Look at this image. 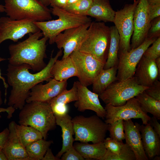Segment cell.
Returning <instances> with one entry per match:
<instances>
[{
  "label": "cell",
  "instance_id": "50",
  "mask_svg": "<svg viewBox=\"0 0 160 160\" xmlns=\"http://www.w3.org/2000/svg\"><path fill=\"white\" fill-rule=\"evenodd\" d=\"M41 3L44 6L47 7L50 5L49 0H39Z\"/></svg>",
  "mask_w": 160,
  "mask_h": 160
},
{
  "label": "cell",
  "instance_id": "7",
  "mask_svg": "<svg viewBox=\"0 0 160 160\" xmlns=\"http://www.w3.org/2000/svg\"><path fill=\"white\" fill-rule=\"evenodd\" d=\"M72 120L74 141L95 143L103 141L105 139L108 124L97 115L88 117L78 116Z\"/></svg>",
  "mask_w": 160,
  "mask_h": 160
},
{
  "label": "cell",
  "instance_id": "34",
  "mask_svg": "<svg viewBox=\"0 0 160 160\" xmlns=\"http://www.w3.org/2000/svg\"><path fill=\"white\" fill-rule=\"evenodd\" d=\"M108 131L111 138L120 142L125 139L124 120H119L108 124Z\"/></svg>",
  "mask_w": 160,
  "mask_h": 160
},
{
  "label": "cell",
  "instance_id": "38",
  "mask_svg": "<svg viewBox=\"0 0 160 160\" xmlns=\"http://www.w3.org/2000/svg\"><path fill=\"white\" fill-rule=\"evenodd\" d=\"M61 160H84V158L75 149L73 145L68 149L62 155Z\"/></svg>",
  "mask_w": 160,
  "mask_h": 160
},
{
  "label": "cell",
  "instance_id": "31",
  "mask_svg": "<svg viewBox=\"0 0 160 160\" xmlns=\"http://www.w3.org/2000/svg\"><path fill=\"white\" fill-rule=\"evenodd\" d=\"M78 100L77 86L75 81L72 88L66 89L55 97L49 102L51 108L57 105H63Z\"/></svg>",
  "mask_w": 160,
  "mask_h": 160
},
{
  "label": "cell",
  "instance_id": "42",
  "mask_svg": "<svg viewBox=\"0 0 160 160\" xmlns=\"http://www.w3.org/2000/svg\"><path fill=\"white\" fill-rule=\"evenodd\" d=\"M158 120L156 118L153 116L151 117L148 123L153 127L155 132L160 136V124Z\"/></svg>",
  "mask_w": 160,
  "mask_h": 160
},
{
  "label": "cell",
  "instance_id": "12",
  "mask_svg": "<svg viewBox=\"0 0 160 160\" xmlns=\"http://www.w3.org/2000/svg\"><path fill=\"white\" fill-rule=\"evenodd\" d=\"M105 122L110 124L120 119L124 121L134 119H141L143 124L148 123L151 117L142 109L135 97L128 100L123 105L114 106L106 105Z\"/></svg>",
  "mask_w": 160,
  "mask_h": 160
},
{
  "label": "cell",
  "instance_id": "28",
  "mask_svg": "<svg viewBox=\"0 0 160 160\" xmlns=\"http://www.w3.org/2000/svg\"><path fill=\"white\" fill-rule=\"evenodd\" d=\"M52 140L44 139L33 142L25 147L26 153L30 160H42L50 146Z\"/></svg>",
  "mask_w": 160,
  "mask_h": 160
},
{
  "label": "cell",
  "instance_id": "18",
  "mask_svg": "<svg viewBox=\"0 0 160 160\" xmlns=\"http://www.w3.org/2000/svg\"><path fill=\"white\" fill-rule=\"evenodd\" d=\"M126 143L135 156L136 160H148L143 148L140 131V125L131 119L124 121Z\"/></svg>",
  "mask_w": 160,
  "mask_h": 160
},
{
  "label": "cell",
  "instance_id": "5",
  "mask_svg": "<svg viewBox=\"0 0 160 160\" xmlns=\"http://www.w3.org/2000/svg\"><path fill=\"white\" fill-rule=\"evenodd\" d=\"M51 10L52 14L58 17L57 19L34 22L43 36L48 38L50 44L54 43L56 37L65 30L92 22L87 16L73 14L63 9L53 7Z\"/></svg>",
  "mask_w": 160,
  "mask_h": 160
},
{
  "label": "cell",
  "instance_id": "1",
  "mask_svg": "<svg viewBox=\"0 0 160 160\" xmlns=\"http://www.w3.org/2000/svg\"><path fill=\"white\" fill-rule=\"evenodd\" d=\"M52 52L50 59L45 67L34 73L29 72L31 67L27 64L14 65L9 64L7 70V82L12 87L8 105L21 110L25 104L31 89L44 81H48L52 76V68L56 61L61 56L63 49H60L54 57Z\"/></svg>",
  "mask_w": 160,
  "mask_h": 160
},
{
  "label": "cell",
  "instance_id": "30",
  "mask_svg": "<svg viewBox=\"0 0 160 160\" xmlns=\"http://www.w3.org/2000/svg\"><path fill=\"white\" fill-rule=\"evenodd\" d=\"M16 128L21 142L25 147L34 141L43 138L41 132L33 127L17 124Z\"/></svg>",
  "mask_w": 160,
  "mask_h": 160
},
{
  "label": "cell",
  "instance_id": "54",
  "mask_svg": "<svg viewBox=\"0 0 160 160\" xmlns=\"http://www.w3.org/2000/svg\"><path fill=\"white\" fill-rule=\"evenodd\" d=\"M159 156H155L153 159L156 160H159L160 159Z\"/></svg>",
  "mask_w": 160,
  "mask_h": 160
},
{
  "label": "cell",
  "instance_id": "32",
  "mask_svg": "<svg viewBox=\"0 0 160 160\" xmlns=\"http://www.w3.org/2000/svg\"><path fill=\"white\" fill-rule=\"evenodd\" d=\"M101 160H136V158L131 148L125 143L122 149L118 154L113 153L107 150Z\"/></svg>",
  "mask_w": 160,
  "mask_h": 160
},
{
  "label": "cell",
  "instance_id": "16",
  "mask_svg": "<svg viewBox=\"0 0 160 160\" xmlns=\"http://www.w3.org/2000/svg\"><path fill=\"white\" fill-rule=\"evenodd\" d=\"M67 80L58 81L53 78L45 84L39 83L31 89L26 102L48 103L67 89Z\"/></svg>",
  "mask_w": 160,
  "mask_h": 160
},
{
  "label": "cell",
  "instance_id": "27",
  "mask_svg": "<svg viewBox=\"0 0 160 160\" xmlns=\"http://www.w3.org/2000/svg\"><path fill=\"white\" fill-rule=\"evenodd\" d=\"M110 41L107 58L103 67L106 69L114 66H118V54L119 49L120 37L115 26L110 27Z\"/></svg>",
  "mask_w": 160,
  "mask_h": 160
},
{
  "label": "cell",
  "instance_id": "10",
  "mask_svg": "<svg viewBox=\"0 0 160 160\" xmlns=\"http://www.w3.org/2000/svg\"><path fill=\"white\" fill-rule=\"evenodd\" d=\"M147 37L138 47L129 51L119 52L116 77L118 80H124L134 76L137 65L146 49L156 39Z\"/></svg>",
  "mask_w": 160,
  "mask_h": 160
},
{
  "label": "cell",
  "instance_id": "23",
  "mask_svg": "<svg viewBox=\"0 0 160 160\" xmlns=\"http://www.w3.org/2000/svg\"><path fill=\"white\" fill-rule=\"evenodd\" d=\"M116 12L112 9L109 0H93L86 15L103 22H113Z\"/></svg>",
  "mask_w": 160,
  "mask_h": 160
},
{
  "label": "cell",
  "instance_id": "20",
  "mask_svg": "<svg viewBox=\"0 0 160 160\" xmlns=\"http://www.w3.org/2000/svg\"><path fill=\"white\" fill-rule=\"evenodd\" d=\"M155 60L143 56L138 63L134 75L138 83L147 87L151 86L160 78Z\"/></svg>",
  "mask_w": 160,
  "mask_h": 160
},
{
  "label": "cell",
  "instance_id": "45",
  "mask_svg": "<svg viewBox=\"0 0 160 160\" xmlns=\"http://www.w3.org/2000/svg\"><path fill=\"white\" fill-rule=\"evenodd\" d=\"M60 160L53 155L52 150L49 148L46 151L42 160Z\"/></svg>",
  "mask_w": 160,
  "mask_h": 160
},
{
  "label": "cell",
  "instance_id": "53",
  "mask_svg": "<svg viewBox=\"0 0 160 160\" xmlns=\"http://www.w3.org/2000/svg\"><path fill=\"white\" fill-rule=\"evenodd\" d=\"M3 103V100L2 98L0 86V107L2 105Z\"/></svg>",
  "mask_w": 160,
  "mask_h": 160
},
{
  "label": "cell",
  "instance_id": "51",
  "mask_svg": "<svg viewBox=\"0 0 160 160\" xmlns=\"http://www.w3.org/2000/svg\"><path fill=\"white\" fill-rule=\"evenodd\" d=\"M78 0H68V5L74 3L78 1Z\"/></svg>",
  "mask_w": 160,
  "mask_h": 160
},
{
  "label": "cell",
  "instance_id": "35",
  "mask_svg": "<svg viewBox=\"0 0 160 160\" xmlns=\"http://www.w3.org/2000/svg\"><path fill=\"white\" fill-rule=\"evenodd\" d=\"M145 52L143 56L146 58L155 60L160 57V37L158 38Z\"/></svg>",
  "mask_w": 160,
  "mask_h": 160
},
{
  "label": "cell",
  "instance_id": "41",
  "mask_svg": "<svg viewBox=\"0 0 160 160\" xmlns=\"http://www.w3.org/2000/svg\"><path fill=\"white\" fill-rule=\"evenodd\" d=\"M9 131L8 128H6L0 132V149H3L7 141Z\"/></svg>",
  "mask_w": 160,
  "mask_h": 160
},
{
  "label": "cell",
  "instance_id": "14",
  "mask_svg": "<svg viewBox=\"0 0 160 160\" xmlns=\"http://www.w3.org/2000/svg\"><path fill=\"white\" fill-rule=\"evenodd\" d=\"M151 22L148 0H139L134 15V29L131 49L138 47L147 38Z\"/></svg>",
  "mask_w": 160,
  "mask_h": 160
},
{
  "label": "cell",
  "instance_id": "37",
  "mask_svg": "<svg viewBox=\"0 0 160 160\" xmlns=\"http://www.w3.org/2000/svg\"><path fill=\"white\" fill-rule=\"evenodd\" d=\"M160 37V16L151 22V25L147 37L157 39Z\"/></svg>",
  "mask_w": 160,
  "mask_h": 160
},
{
  "label": "cell",
  "instance_id": "43",
  "mask_svg": "<svg viewBox=\"0 0 160 160\" xmlns=\"http://www.w3.org/2000/svg\"><path fill=\"white\" fill-rule=\"evenodd\" d=\"M49 5L52 7L64 9L68 5V0H49Z\"/></svg>",
  "mask_w": 160,
  "mask_h": 160
},
{
  "label": "cell",
  "instance_id": "15",
  "mask_svg": "<svg viewBox=\"0 0 160 160\" xmlns=\"http://www.w3.org/2000/svg\"><path fill=\"white\" fill-rule=\"evenodd\" d=\"M91 23L67 29L56 37L54 43L59 49H63L62 59L68 57L77 49L84 38Z\"/></svg>",
  "mask_w": 160,
  "mask_h": 160
},
{
  "label": "cell",
  "instance_id": "19",
  "mask_svg": "<svg viewBox=\"0 0 160 160\" xmlns=\"http://www.w3.org/2000/svg\"><path fill=\"white\" fill-rule=\"evenodd\" d=\"M14 121L9 124L8 137L2 149L7 160H30L18 136Z\"/></svg>",
  "mask_w": 160,
  "mask_h": 160
},
{
  "label": "cell",
  "instance_id": "21",
  "mask_svg": "<svg viewBox=\"0 0 160 160\" xmlns=\"http://www.w3.org/2000/svg\"><path fill=\"white\" fill-rule=\"evenodd\" d=\"M140 131L143 145L148 159H153L160 154V136L149 124L140 125Z\"/></svg>",
  "mask_w": 160,
  "mask_h": 160
},
{
  "label": "cell",
  "instance_id": "17",
  "mask_svg": "<svg viewBox=\"0 0 160 160\" xmlns=\"http://www.w3.org/2000/svg\"><path fill=\"white\" fill-rule=\"evenodd\" d=\"M76 82L78 100L74 104L75 107L80 112L91 110L95 112L100 118H105L106 111L100 103L99 95L91 91L78 81Z\"/></svg>",
  "mask_w": 160,
  "mask_h": 160
},
{
  "label": "cell",
  "instance_id": "33",
  "mask_svg": "<svg viewBox=\"0 0 160 160\" xmlns=\"http://www.w3.org/2000/svg\"><path fill=\"white\" fill-rule=\"evenodd\" d=\"M93 0H79L76 2L68 4L63 9L75 15H86Z\"/></svg>",
  "mask_w": 160,
  "mask_h": 160
},
{
  "label": "cell",
  "instance_id": "52",
  "mask_svg": "<svg viewBox=\"0 0 160 160\" xmlns=\"http://www.w3.org/2000/svg\"><path fill=\"white\" fill-rule=\"evenodd\" d=\"M5 9L4 6L0 4V12H5Z\"/></svg>",
  "mask_w": 160,
  "mask_h": 160
},
{
  "label": "cell",
  "instance_id": "49",
  "mask_svg": "<svg viewBox=\"0 0 160 160\" xmlns=\"http://www.w3.org/2000/svg\"><path fill=\"white\" fill-rule=\"evenodd\" d=\"M149 4L160 3V0H147Z\"/></svg>",
  "mask_w": 160,
  "mask_h": 160
},
{
  "label": "cell",
  "instance_id": "13",
  "mask_svg": "<svg viewBox=\"0 0 160 160\" xmlns=\"http://www.w3.org/2000/svg\"><path fill=\"white\" fill-rule=\"evenodd\" d=\"M34 22L29 19L15 20L8 17H0V45L7 40L17 42L27 34L41 31Z\"/></svg>",
  "mask_w": 160,
  "mask_h": 160
},
{
  "label": "cell",
  "instance_id": "9",
  "mask_svg": "<svg viewBox=\"0 0 160 160\" xmlns=\"http://www.w3.org/2000/svg\"><path fill=\"white\" fill-rule=\"evenodd\" d=\"M70 56L76 67L79 81L87 87L92 85L105 64L92 55L76 49Z\"/></svg>",
  "mask_w": 160,
  "mask_h": 160
},
{
  "label": "cell",
  "instance_id": "3",
  "mask_svg": "<svg viewBox=\"0 0 160 160\" xmlns=\"http://www.w3.org/2000/svg\"><path fill=\"white\" fill-rule=\"evenodd\" d=\"M18 122L20 125L33 127L38 130L46 139L48 132L57 125L52 108L47 102L33 101L25 104L20 110Z\"/></svg>",
  "mask_w": 160,
  "mask_h": 160
},
{
  "label": "cell",
  "instance_id": "2",
  "mask_svg": "<svg viewBox=\"0 0 160 160\" xmlns=\"http://www.w3.org/2000/svg\"><path fill=\"white\" fill-rule=\"evenodd\" d=\"M25 40L8 47L10 56L9 64L17 65L27 64L34 71L39 72L46 66L44 61L46 57V42L48 38L44 36L41 31L30 34Z\"/></svg>",
  "mask_w": 160,
  "mask_h": 160
},
{
  "label": "cell",
  "instance_id": "11",
  "mask_svg": "<svg viewBox=\"0 0 160 160\" xmlns=\"http://www.w3.org/2000/svg\"><path fill=\"white\" fill-rule=\"evenodd\" d=\"M139 0H135L132 4H127L123 8L116 12L113 23L120 37L119 52L129 51L130 41L133 33L134 12Z\"/></svg>",
  "mask_w": 160,
  "mask_h": 160
},
{
  "label": "cell",
  "instance_id": "29",
  "mask_svg": "<svg viewBox=\"0 0 160 160\" xmlns=\"http://www.w3.org/2000/svg\"><path fill=\"white\" fill-rule=\"evenodd\" d=\"M135 97L145 112L160 119V101L148 95L144 91Z\"/></svg>",
  "mask_w": 160,
  "mask_h": 160
},
{
  "label": "cell",
  "instance_id": "6",
  "mask_svg": "<svg viewBox=\"0 0 160 160\" xmlns=\"http://www.w3.org/2000/svg\"><path fill=\"white\" fill-rule=\"evenodd\" d=\"M5 12L15 20L29 19L44 21L52 18L51 9L39 0H4Z\"/></svg>",
  "mask_w": 160,
  "mask_h": 160
},
{
  "label": "cell",
  "instance_id": "4",
  "mask_svg": "<svg viewBox=\"0 0 160 160\" xmlns=\"http://www.w3.org/2000/svg\"><path fill=\"white\" fill-rule=\"evenodd\" d=\"M110 35V27L104 22H92L76 49L92 55L105 64L108 57Z\"/></svg>",
  "mask_w": 160,
  "mask_h": 160
},
{
  "label": "cell",
  "instance_id": "48",
  "mask_svg": "<svg viewBox=\"0 0 160 160\" xmlns=\"http://www.w3.org/2000/svg\"><path fill=\"white\" fill-rule=\"evenodd\" d=\"M0 160H7L2 149H0Z\"/></svg>",
  "mask_w": 160,
  "mask_h": 160
},
{
  "label": "cell",
  "instance_id": "22",
  "mask_svg": "<svg viewBox=\"0 0 160 160\" xmlns=\"http://www.w3.org/2000/svg\"><path fill=\"white\" fill-rule=\"evenodd\" d=\"M56 124L60 127L62 132V146L56 156L60 159L63 154L69 148L73 145L74 141L73 135V128L71 117L68 113L55 115Z\"/></svg>",
  "mask_w": 160,
  "mask_h": 160
},
{
  "label": "cell",
  "instance_id": "39",
  "mask_svg": "<svg viewBox=\"0 0 160 160\" xmlns=\"http://www.w3.org/2000/svg\"><path fill=\"white\" fill-rule=\"evenodd\" d=\"M144 91L148 95L160 101V82L158 80L156 81Z\"/></svg>",
  "mask_w": 160,
  "mask_h": 160
},
{
  "label": "cell",
  "instance_id": "47",
  "mask_svg": "<svg viewBox=\"0 0 160 160\" xmlns=\"http://www.w3.org/2000/svg\"><path fill=\"white\" fill-rule=\"evenodd\" d=\"M155 62L158 68L159 73L160 74V57L155 59Z\"/></svg>",
  "mask_w": 160,
  "mask_h": 160
},
{
  "label": "cell",
  "instance_id": "44",
  "mask_svg": "<svg viewBox=\"0 0 160 160\" xmlns=\"http://www.w3.org/2000/svg\"><path fill=\"white\" fill-rule=\"evenodd\" d=\"M7 59L4 58H2L0 57V62L4 61ZM0 79L2 80L3 85L5 88V100L4 103H6L7 102V89L9 87V85L6 81V80L1 75V70L0 68Z\"/></svg>",
  "mask_w": 160,
  "mask_h": 160
},
{
  "label": "cell",
  "instance_id": "25",
  "mask_svg": "<svg viewBox=\"0 0 160 160\" xmlns=\"http://www.w3.org/2000/svg\"><path fill=\"white\" fill-rule=\"evenodd\" d=\"M73 146L85 159L101 160L107 150L103 141L92 144L76 143Z\"/></svg>",
  "mask_w": 160,
  "mask_h": 160
},
{
  "label": "cell",
  "instance_id": "24",
  "mask_svg": "<svg viewBox=\"0 0 160 160\" xmlns=\"http://www.w3.org/2000/svg\"><path fill=\"white\" fill-rule=\"evenodd\" d=\"M51 73L53 78L60 81L77 76L76 67L70 56L61 60L57 59L52 68Z\"/></svg>",
  "mask_w": 160,
  "mask_h": 160
},
{
  "label": "cell",
  "instance_id": "46",
  "mask_svg": "<svg viewBox=\"0 0 160 160\" xmlns=\"http://www.w3.org/2000/svg\"><path fill=\"white\" fill-rule=\"evenodd\" d=\"M15 109L12 106H9L7 108H0V113L2 112H6L7 113L8 115L7 118L8 119L10 118L12 116V115L14 113ZM1 117L0 115V118Z\"/></svg>",
  "mask_w": 160,
  "mask_h": 160
},
{
  "label": "cell",
  "instance_id": "40",
  "mask_svg": "<svg viewBox=\"0 0 160 160\" xmlns=\"http://www.w3.org/2000/svg\"><path fill=\"white\" fill-rule=\"evenodd\" d=\"M149 12L151 21L154 18L160 16V3L149 4Z\"/></svg>",
  "mask_w": 160,
  "mask_h": 160
},
{
  "label": "cell",
  "instance_id": "36",
  "mask_svg": "<svg viewBox=\"0 0 160 160\" xmlns=\"http://www.w3.org/2000/svg\"><path fill=\"white\" fill-rule=\"evenodd\" d=\"M107 150L116 154L119 153L122 149L125 143L110 137L105 139L103 141Z\"/></svg>",
  "mask_w": 160,
  "mask_h": 160
},
{
  "label": "cell",
  "instance_id": "8",
  "mask_svg": "<svg viewBox=\"0 0 160 160\" xmlns=\"http://www.w3.org/2000/svg\"><path fill=\"white\" fill-rule=\"evenodd\" d=\"M148 87L140 85L133 76L125 80L115 81L99 97L106 105L119 106L124 105Z\"/></svg>",
  "mask_w": 160,
  "mask_h": 160
},
{
  "label": "cell",
  "instance_id": "26",
  "mask_svg": "<svg viewBox=\"0 0 160 160\" xmlns=\"http://www.w3.org/2000/svg\"><path fill=\"white\" fill-rule=\"evenodd\" d=\"M117 66L103 69L96 77L92 85L93 92L99 95L113 82L117 80Z\"/></svg>",
  "mask_w": 160,
  "mask_h": 160
}]
</instances>
